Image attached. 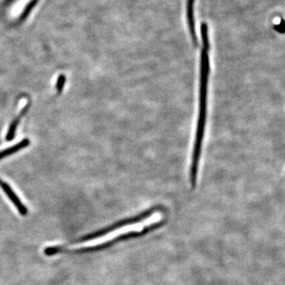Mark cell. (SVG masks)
<instances>
[{
	"label": "cell",
	"mask_w": 285,
	"mask_h": 285,
	"mask_svg": "<svg viewBox=\"0 0 285 285\" xmlns=\"http://www.w3.org/2000/svg\"><path fill=\"white\" fill-rule=\"evenodd\" d=\"M0 187L2 188L6 195L8 196L10 201L13 203L15 208L19 211V213L22 215H26L28 213V209L24 204H22V201L19 198V197L16 195V193L14 192V190L11 189V186L6 183L4 181L0 179Z\"/></svg>",
	"instance_id": "cell-3"
},
{
	"label": "cell",
	"mask_w": 285,
	"mask_h": 285,
	"mask_svg": "<svg viewBox=\"0 0 285 285\" xmlns=\"http://www.w3.org/2000/svg\"><path fill=\"white\" fill-rule=\"evenodd\" d=\"M194 4L195 0H187L186 2V19H187L188 27L190 30V36L194 46L199 45L197 31H196L195 20H194Z\"/></svg>",
	"instance_id": "cell-2"
},
{
	"label": "cell",
	"mask_w": 285,
	"mask_h": 285,
	"mask_svg": "<svg viewBox=\"0 0 285 285\" xmlns=\"http://www.w3.org/2000/svg\"><path fill=\"white\" fill-rule=\"evenodd\" d=\"M162 213L161 212H155L150 214L149 216L141 221H138L137 223H129L123 226L102 234V236H97V237L91 238V239H81L77 242L69 243L65 246H55V247H48L44 250V254L47 256H53L55 254H61V253L70 252V251H76V250H87V249L95 248L100 247L105 243L112 241L113 239H118V237L124 236L125 234L139 233L143 232L145 227L152 226L159 223L162 219Z\"/></svg>",
	"instance_id": "cell-1"
},
{
	"label": "cell",
	"mask_w": 285,
	"mask_h": 285,
	"mask_svg": "<svg viewBox=\"0 0 285 285\" xmlns=\"http://www.w3.org/2000/svg\"><path fill=\"white\" fill-rule=\"evenodd\" d=\"M65 83H66V76L65 75H61L57 79L56 85H55V88L58 94H61L64 90L65 87Z\"/></svg>",
	"instance_id": "cell-6"
},
{
	"label": "cell",
	"mask_w": 285,
	"mask_h": 285,
	"mask_svg": "<svg viewBox=\"0 0 285 285\" xmlns=\"http://www.w3.org/2000/svg\"><path fill=\"white\" fill-rule=\"evenodd\" d=\"M274 29L278 33H285V21L282 19V20L280 21V24L276 25Z\"/></svg>",
	"instance_id": "cell-7"
},
{
	"label": "cell",
	"mask_w": 285,
	"mask_h": 285,
	"mask_svg": "<svg viewBox=\"0 0 285 285\" xmlns=\"http://www.w3.org/2000/svg\"><path fill=\"white\" fill-rule=\"evenodd\" d=\"M30 141L29 139H23L22 141L19 142L15 145L12 146V147H9V148H7V149L4 150V151H0V160H2L3 158H6V157L15 154V153L21 151L23 148H26V147L30 145Z\"/></svg>",
	"instance_id": "cell-4"
},
{
	"label": "cell",
	"mask_w": 285,
	"mask_h": 285,
	"mask_svg": "<svg viewBox=\"0 0 285 285\" xmlns=\"http://www.w3.org/2000/svg\"><path fill=\"white\" fill-rule=\"evenodd\" d=\"M29 106H30L29 105H26L24 107V109L21 111L20 115L15 118L13 120V122H11L9 129H8V134L6 136V140H8V141H11V140L15 138V133H16L18 126H19V123H20L21 118L24 116L25 114L29 110Z\"/></svg>",
	"instance_id": "cell-5"
},
{
	"label": "cell",
	"mask_w": 285,
	"mask_h": 285,
	"mask_svg": "<svg viewBox=\"0 0 285 285\" xmlns=\"http://www.w3.org/2000/svg\"><path fill=\"white\" fill-rule=\"evenodd\" d=\"M15 1V0H5V1H4V5H3V7H4V8H7V7H8V6L13 4Z\"/></svg>",
	"instance_id": "cell-8"
}]
</instances>
